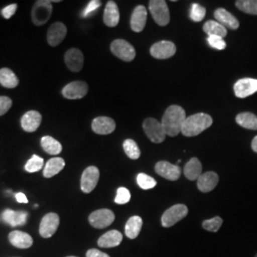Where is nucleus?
<instances>
[{
    "mask_svg": "<svg viewBox=\"0 0 257 257\" xmlns=\"http://www.w3.org/2000/svg\"><path fill=\"white\" fill-rule=\"evenodd\" d=\"M214 18L225 28H229L230 30H236L239 28L238 20L227 10L222 8L216 10L214 12Z\"/></svg>",
    "mask_w": 257,
    "mask_h": 257,
    "instance_id": "obj_23",
    "label": "nucleus"
},
{
    "mask_svg": "<svg viewBox=\"0 0 257 257\" xmlns=\"http://www.w3.org/2000/svg\"><path fill=\"white\" fill-rule=\"evenodd\" d=\"M19 80L16 74L8 68L0 70V84L8 89L16 88L19 85Z\"/></svg>",
    "mask_w": 257,
    "mask_h": 257,
    "instance_id": "obj_31",
    "label": "nucleus"
},
{
    "mask_svg": "<svg viewBox=\"0 0 257 257\" xmlns=\"http://www.w3.org/2000/svg\"><path fill=\"white\" fill-rule=\"evenodd\" d=\"M120 14L118 7L114 1H109L104 11L103 20L108 27H115L119 22Z\"/></svg>",
    "mask_w": 257,
    "mask_h": 257,
    "instance_id": "obj_22",
    "label": "nucleus"
},
{
    "mask_svg": "<svg viewBox=\"0 0 257 257\" xmlns=\"http://www.w3.org/2000/svg\"><path fill=\"white\" fill-rule=\"evenodd\" d=\"M143 130L148 138L154 143H162L165 140V131L161 123L156 118L149 117L144 120Z\"/></svg>",
    "mask_w": 257,
    "mask_h": 257,
    "instance_id": "obj_6",
    "label": "nucleus"
},
{
    "mask_svg": "<svg viewBox=\"0 0 257 257\" xmlns=\"http://www.w3.org/2000/svg\"><path fill=\"white\" fill-rule=\"evenodd\" d=\"M204 32L209 37H219L224 38L227 36V29L214 20H209L204 24Z\"/></svg>",
    "mask_w": 257,
    "mask_h": 257,
    "instance_id": "obj_30",
    "label": "nucleus"
},
{
    "mask_svg": "<svg viewBox=\"0 0 257 257\" xmlns=\"http://www.w3.org/2000/svg\"><path fill=\"white\" fill-rule=\"evenodd\" d=\"M255 257H257V254H256V255H255Z\"/></svg>",
    "mask_w": 257,
    "mask_h": 257,
    "instance_id": "obj_48",
    "label": "nucleus"
},
{
    "mask_svg": "<svg viewBox=\"0 0 257 257\" xmlns=\"http://www.w3.org/2000/svg\"><path fill=\"white\" fill-rule=\"evenodd\" d=\"M156 172L157 175L164 177L165 179L175 181L181 175V169L177 165L169 163L168 161H159L156 165Z\"/></svg>",
    "mask_w": 257,
    "mask_h": 257,
    "instance_id": "obj_14",
    "label": "nucleus"
},
{
    "mask_svg": "<svg viewBox=\"0 0 257 257\" xmlns=\"http://www.w3.org/2000/svg\"><path fill=\"white\" fill-rule=\"evenodd\" d=\"M176 47L172 41H159L151 47V55L156 59H167L175 55Z\"/></svg>",
    "mask_w": 257,
    "mask_h": 257,
    "instance_id": "obj_11",
    "label": "nucleus"
},
{
    "mask_svg": "<svg viewBox=\"0 0 257 257\" xmlns=\"http://www.w3.org/2000/svg\"><path fill=\"white\" fill-rule=\"evenodd\" d=\"M149 10L156 24L159 26H166L170 22V12L164 0H151L149 2Z\"/></svg>",
    "mask_w": 257,
    "mask_h": 257,
    "instance_id": "obj_4",
    "label": "nucleus"
},
{
    "mask_svg": "<svg viewBox=\"0 0 257 257\" xmlns=\"http://www.w3.org/2000/svg\"><path fill=\"white\" fill-rule=\"evenodd\" d=\"M123 149L128 158L137 160L140 157V149L133 139H126L123 143Z\"/></svg>",
    "mask_w": 257,
    "mask_h": 257,
    "instance_id": "obj_33",
    "label": "nucleus"
},
{
    "mask_svg": "<svg viewBox=\"0 0 257 257\" xmlns=\"http://www.w3.org/2000/svg\"><path fill=\"white\" fill-rule=\"evenodd\" d=\"M222 224H223V219L219 216H215L211 219L203 221L202 226L205 230L212 231V232H216L217 230L220 229Z\"/></svg>",
    "mask_w": 257,
    "mask_h": 257,
    "instance_id": "obj_38",
    "label": "nucleus"
},
{
    "mask_svg": "<svg viewBox=\"0 0 257 257\" xmlns=\"http://www.w3.org/2000/svg\"><path fill=\"white\" fill-rule=\"evenodd\" d=\"M147 22V11L146 8L142 5H139L134 10L132 18H131V28L134 32L140 33Z\"/></svg>",
    "mask_w": 257,
    "mask_h": 257,
    "instance_id": "obj_21",
    "label": "nucleus"
},
{
    "mask_svg": "<svg viewBox=\"0 0 257 257\" xmlns=\"http://www.w3.org/2000/svg\"><path fill=\"white\" fill-rule=\"evenodd\" d=\"M42 121L41 114L37 110H29L21 118L22 128L28 133H34L39 128Z\"/></svg>",
    "mask_w": 257,
    "mask_h": 257,
    "instance_id": "obj_18",
    "label": "nucleus"
},
{
    "mask_svg": "<svg viewBox=\"0 0 257 257\" xmlns=\"http://www.w3.org/2000/svg\"><path fill=\"white\" fill-rule=\"evenodd\" d=\"M208 43L211 48L219 51L224 50L227 46L226 42L224 41V38L219 37H208Z\"/></svg>",
    "mask_w": 257,
    "mask_h": 257,
    "instance_id": "obj_40",
    "label": "nucleus"
},
{
    "mask_svg": "<svg viewBox=\"0 0 257 257\" xmlns=\"http://www.w3.org/2000/svg\"><path fill=\"white\" fill-rule=\"evenodd\" d=\"M100 6H101V1H98V0H92V1H90V3L88 4V6L86 7V9L84 10V12H83V17L84 18L89 17L91 14L94 13Z\"/></svg>",
    "mask_w": 257,
    "mask_h": 257,
    "instance_id": "obj_41",
    "label": "nucleus"
},
{
    "mask_svg": "<svg viewBox=\"0 0 257 257\" xmlns=\"http://www.w3.org/2000/svg\"><path fill=\"white\" fill-rule=\"evenodd\" d=\"M116 128L114 120L107 116L94 118L92 123V131L97 135H110Z\"/></svg>",
    "mask_w": 257,
    "mask_h": 257,
    "instance_id": "obj_17",
    "label": "nucleus"
},
{
    "mask_svg": "<svg viewBox=\"0 0 257 257\" xmlns=\"http://www.w3.org/2000/svg\"><path fill=\"white\" fill-rule=\"evenodd\" d=\"M235 120L239 126L243 128L257 131V116L251 112H241Z\"/></svg>",
    "mask_w": 257,
    "mask_h": 257,
    "instance_id": "obj_32",
    "label": "nucleus"
},
{
    "mask_svg": "<svg viewBox=\"0 0 257 257\" xmlns=\"http://www.w3.org/2000/svg\"><path fill=\"white\" fill-rule=\"evenodd\" d=\"M251 148H252L253 152L257 153V136L255 138H253V140L251 142Z\"/></svg>",
    "mask_w": 257,
    "mask_h": 257,
    "instance_id": "obj_46",
    "label": "nucleus"
},
{
    "mask_svg": "<svg viewBox=\"0 0 257 257\" xmlns=\"http://www.w3.org/2000/svg\"><path fill=\"white\" fill-rule=\"evenodd\" d=\"M143 225V221L140 216H132L128 219L126 227H125V233L127 235V237L130 239L137 238L141 230Z\"/></svg>",
    "mask_w": 257,
    "mask_h": 257,
    "instance_id": "obj_28",
    "label": "nucleus"
},
{
    "mask_svg": "<svg viewBox=\"0 0 257 257\" xmlns=\"http://www.w3.org/2000/svg\"><path fill=\"white\" fill-rule=\"evenodd\" d=\"M99 170L95 166L88 167L81 176V190L83 193H90L92 192L99 180Z\"/></svg>",
    "mask_w": 257,
    "mask_h": 257,
    "instance_id": "obj_9",
    "label": "nucleus"
},
{
    "mask_svg": "<svg viewBox=\"0 0 257 257\" xmlns=\"http://www.w3.org/2000/svg\"><path fill=\"white\" fill-rule=\"evenodd\" d=\"M52 14H53L52 1H47V0L46 1L45 0L37 1L32 12L33 22L37 26L44 25L49 21Z\"/></svg>",
    "mask_w": 257,
    "mask_h": 257,
    "instance_id": "obj_3",
    "label": "nucleus"
},
{
    "mask_svg": "<svg viewBox=\"0 0 257 257\" xmlns=\"http://www.w3.org/2000/svg\"><path fill=\"white\" fill-rule=\"evenodd\" d=\"M235 5L246 14L257 16V0H238L235 2Z\"/></svg>",
    "mask_w": 257,
    "mask_h": 257,
    "instance_id": "obj_34",
    "label": "nucleus"
},
{
    "mask_svg": "<svg viewBox=\"0 0 257 257\" xmlns=\"http://www.w3.org/2000/svg\"><path fill=\"white\" fill-rule=\"evenodd\" d=\"M65 167V161L61 157H54L50 159L45 165L43 175L46 178H51L53 176L59 174Z\"/></svg>",
    "mask_w": 257,
    "mask_h": 257,
    "instance_id": "obj_27",
    "label": "nucleus"
},
{
    "mask_svg": "<svg viewBox=\"0 0 257 257\" xmlns=\"http://www.w3.org/2000/svg\"><path fill=\"white\" fill-rule=\"evenodd\" d=\"M110 51L116 57L121 60L131 62L136 57V50L128 43V41L123 39H116L110 44Z\"/></svg>",
    "mask_w": 257,
    "mask_h": 257,
    "instance_id": "obj_7",
    "label": "nucleus"
},
{
    "mask_svg": "<svg viewBox=\"0 0 257 257\" xmlns=\"http://www.w3.org/2000/svg\"><path fill=\"white\" fill-rule=\"evenodd\" d=\"M211 124H212V118L211 115L203 112L195 113L186 118L181 134L188 138L196 137L200 135L205 130L210 128Z\"/></svg>",
    "mask_w": 257,
    "mask_h": 257,
    "instance_id": "obj_2",
    "label": "nucleus"
},
{
    "mask_svg": "<svg viewBox=\"0 0 257 257\" xmlns=\"http://www.w3.org/2000/svg\"><path fill=\"white\" fill-rule=\"evenodd\" d=\"M131 200V193L128 189L124 187H120L116 192V196L114 198V202L119 205L127 204Z\"/></svg>",
    "mask_w": 257,
    "mask_h": 257,
    "instance_id": "obj_39",
    "label": "nucleus"
},
{
    "mask_svg": "<svg viewBox=\"0 0 257 257\" xmlns=\"http://www.w3.org/2000/svg\"><path fill=\"white\" fill-rule=\"evenodd\" d=\"M68 257H76V256H68Z\"/></svg>",
    "mask_w": 257,
    "mask_h": 257,
    "instance_id": "obj_47",
    "label": "nucleus"
},
{
    "mask_svg": "<svg viewBox=\"0 0 257 257\" xmlns=\"http://www.w3.org/2000/svg\"><path fill=\"white\" fill-rule=\"evenodd\" d=\"M123 236L120 231L115 230H110L98 239L97 244L100 248H113L120 245Z\"/></svg>",
    "mask_w": 257,
    "mask_h": 257,
    "instance_id": "obj_25",
    "label": "nucleus"
},
{
    "mask_svg": "<svg viewBox=\"0 0 257 257\" xmlns=\"http://www.w3.org/2000/svg\"><path fill=\"white\" fill-rule=\"evenodd\" d=\"M67 35V27L61 22L54 23L47 33V40L48 43L52 47L59 45Z\"/></svg>",
    "mask_w": 257,
    "mask_h": 257,
    "instance_id": "obj_16",
    "label": "nucleus"
},
{
    "mask_svg": "<svg viewBox=\"0 0 257 257\" xmlns=\"http://www.w3.org/2000/svg\"><path fill=\"white\" fill-rule=\"evenodd\" d=\"M114 213L108 209H101L93 211L89 216V222L93 228L104 229L109 227L114 221Z\"/></svg>",
    "mask_w": 257,
    "mask_h": 257,
    "instance_id": "obj_8",
    "label": "nucleus"
},
{
    "mask_svg": "<svg viewBox=\"0 0 257 257\" xmlns=\"http://www.w3.org/2000/svg\"><path fill=\"white\" fill-rule=\"evenodd\" d=\"M13 105L12 99L8 96H0V116L5 114Z\"/></svg>",
    "mask_w": 257,
    "mask_h": 257,
    "instance_id": "obj_42",
    "label": "nucleus"
},
{
    "mask_svg": "<svg viewBox=\"0 0 257 257\" xmlns=\"http://www.w3.org/2000/svg\"><path fill=\"white\" fill-rule=\"evenodd\" d=\"M89 91L88 84L84 81H74L66 85L62 94L65 98L68 99H80L83 98Z\"/></svg>",
    "mask_w": 257,
    "mask_h": 257,
    "instance_id": "obj_12",
    "label": "nucleus"
},
{
    "mask_svg": "<svg viewBox=\"0 0 257 257\" xmlns=\"http://www.w3.org/2000/svg\"><path fill=\"white\" fill-rule=\"evenodd\" d=\"M11 244L16 248H28L33 245V238L30 234L20 230H14L9 234Z\"/></svg>",
    "mask_w": 257,
    "mask_h": 257,
    "instance_id": "obj_24",
    "label": "nucleus"
},
{
    "mask_svg": "<svg viewBox=\"0 0 257 257\" xmlns=\"http://www.w3.org/2000/svg\"><path fill=\"white\" fill-rule=\"evenodd\" d=\"M18 9V4H11L9 6L5 7L2 10L1 14L3 16V18L6 19H9L16 14V11Z\"/></svg>",
    "mask_w": 257,
    "mask_h": 257,
    "instance_id": "obj_43",
    "label": "nucleus"
},
{
    "mask_svg": "<svg viewBox=\"0 0 257 257\" xmlns=\"http://www.w3.org/2000/svg\"><path fill=\"white\" fill-rule=\"evenodd\" d=\"M59 222L60 219L58 214H56L55 212L47 213L40 223V227H39L40 235L44 238H49L53 236L55 231L58 229Z\"/></svg>",
    "mask_w": 257,
    "mask_h": 257,
    "instance_id": "obj_10",
    "label": "nucleus"
},
{
    "mask_svg": "<svg viewBox=\"0 0 257 257\" xmlns=\"http://www.w3.org/2000/svg\"><path fill=\"white\" fill-rule=\"evenodd\" d=\"M184 175L192 181L197 180L199 176L202 175V165L196 157H193L187 162L184 167Z\"/></svg>",
    "mask_w": 257,
    "mask_h": 257,
    "instance_id": "obj_26",
    "label": "nucleus"
},
{
    "mask_svg": "<svg viewBox=\"0 0 257 257\" xmlns=\"http://www.w3.org/2000/svg\"><path fill=\"white\" fill-rule=\"evenodd\" d=\"M86 257H110L107 253L103 252L99 249L96 248H91L87 251L86 253Z\"/></svg>",
    "mask_w": 257,
    "mask_h": 257,
    "instance_id": "obj_44",
    "label": "nucleus"
},
{
    "mask_svg": "<svg viewBox=\"0 0 257 257\" xmlns=\"http://www.w3.org/2000/svg\"><path fill=\"white\" fill-rule=\"evenodd\" d=\"M65 63L69 70L74 73H78L82 70L84 64V55L78 49H70L65 54Z\"/></svg>",
    "mask_w": 257,
    "mask_h": 257,
    "instance_id": "obj_15",
    "label": "nucleus"
},
{
    "mask_svg": "<svg viewBox=\"0 0 257 257\" xmlns=\"http://www.w3.org/2000/svg\"><path fill=\"white\" fill-rule=\"evenodd\" d=\"M44 165V160L40 156H33L30 160H28L26 165H25V170L28 173H37L40 171Z\"/></svg>",
    "mask_w": 257,
    "mask_h": 257,
    "instance_id": "obj_35",
    "label": "nucleus"
},
{
    "mask_svg": "<svg viewBox=\"0 0 257 257\" xmlns=\"http://www.w3.org/2000/svg\"><path fill=\"white\" fill-rule=\"evenodd\" d=\"M138 186L143 190H150L156 186V181L150 175L146 174H139L137 177Z\"/></svg>",
    "mask_w": 257,
    "mask_h": 257,
    "instance_id": "obj_36",
    "label": "nucleus"
},
{
    "mask_svg": "<svg viewBox=\"0 0 257 257\" xmlns=\"http://www.w3.org/2000/svg\"><path fill=\"white\" fill-rule=\"evenodd\" d=\"M205 16H206V9L197 3H193L190 12L191 19L194 22H200L204 19Z\"/></svg>",
    "mask_w": 257,
    "mask_h": 257,
    "instance_id": "obj_37",
    "label": "nucleus"
},
{
    "mask_svg": "<svg viewBox=\"0 0 257 257\" xmlns=\"http://www.w3.org/2000/svg\"><path fill=\"white\" fill-rule=\"evenodd\" d=\"M219 177L214 172H207L199 176L197 179V188L202 193H209L218 184Z\"/></svg>",
    "mask_w": 257,
    "mask_h": 257,
    "instance_id": "obj_19",
    "label": "nucleus"
},
{
    "mask_svg": "<svg viewBox=\"0 0 257 257\" xmlns=\"http://www.w3.org/2000/svg\"><path fill=\"white\" fill-rule=\"evenodd\" d=\"M41 146L47 154L52 156H57L62 152L61 143L55 138L49 136L41 138Z\"/></svg>",
    "mask_w": 257,
    "mask_h": 257,
    "instance_id": "obj_29",
    "label": "nucleus"
},
{
    "mask_svg": "<svg viewBox=\"0 0 257 257\" xmlns=\"http://www.w3.org/2000/svg\"><path fill=\"white\" fill-rule=\"evenodd\" d=\"M2 218L5 223L11 227L23 226L26 224L28 219V212L23 211H13L7 209L3 211Z\"/></svg>",
    "mask_w": 257,
    "mask_h": 257,
    "instance_id": "obj_20",
    "label": "nucleus"
},
{
    "mask_svg": "<svg viewBox=\"0 0 257 257\" xmlns=\"http://www.w3.org/2000/svg\"><path fill=\"white\" fill-rule=\"evenodd\" d=\"M186 112L182 107L172 105L167 110L161 120V125L165 131L166 136L176 137L178 136L183 127L186 120Z\"/></svg>",
    "mask_w": 257,
    "mask_h": 257,
    "instance_id": "obj_1",
    "label": "nucleus"
},
{
    "mask_svg": "<svg viewBox=\"0 0 257 257\" xmlns=\"http://www.w3.org/2000/svg\"><path fill=\"white\" fill-rule=\"evenodd\" d=\"M188 214V208L183 204H176L163 213L161 217L162 226L165 228L173 227L175 224L185 218Z\"/></svg>",
    "mask_w": 257,
    "mask_h": 257,
    "instance_id": "obj_5",
    "label": "nucleus"
},
{
    "mask_svg": "<svg viewBox=\"0 0 257 257\" xmlns=\"http://www.w3.org/2000/svg\"><path fill=\"white\" fill-rule=\"evenodd\" d=\"M234 93L239 98H245L257 92V79L242 78L234 84Z\"/></svg>",
    "mask_w": 257,
    "mask_h": 257,
    "instance_id": "obj_13",
    "label": "nucleus"
},
{
    "mask_svg": "<svg viewBox=\"0 0 257 257\" xmlns=\"http://www.w3.org/2000/svg\"><path fill=\"white\" fill-rule=\"evenodd\" d=\"M16 199L19 203H24V204L28 203V198L23 193H17L16 194Z\"/></svg>",
    "mask_w": 257,
    "mask_h": 257,
    "instance_id": "obj_45",
    "label": "nucleus"
}]
</instances>
